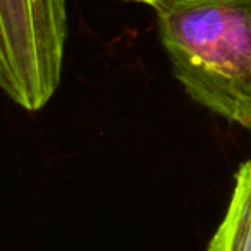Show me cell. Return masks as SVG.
<instances>
[{"label":"cell","mask_w":251,"mask_h":251,"mask_svg":"<svg viewBox=\"0 0 251 251\" xmlns=\"http://www.w3.org/2000/svg\"><path fill=\"white\" fill-rule=\"evenodd\" d=\"M206 251H251V158L236 171L229 206Z\"/></svg>","instance_id":"obj_3"},{"label":"cell","mask_w":251,"mask_h":251,"mask_svg":"<svg viewBox=\"0 0 251 251\" xmlns=\"http://www.w3.org/2000/svg\"><path fill=\"white\" fill-rule=\"evenodd\" d=\"M155 12L188 97L251 131V0H164Z\"/></svg>","instance_id":"obj_1"},{"label":"cell","mask_w":251,"mask_h":251,"mask_svg":"<svg viewBox=\"0 0 251 251\" xmlns=\"http://www.w3.org/2000/svg\"><path fill=\"white\" fill-rule=\"evenodd\" d=\"M66 40V0H0V90L42 110L60 84Z\"/></svg>","instance_id":"obj_2"},{"label":"cell","mask_w":251,"mask_h":251,"mask_svg":"<svg viewBox=\"0 0 251 251\" xmlns=\"http://www.w3.org/2000/svg\"><path fill=\"white\" fill-rule=\"evenodd\" d=\"M129 2H141V4H147V5H150V7L157 9L164 0H129Z\"/></svg>","instance_id":"obj_4"}]
</instances>
